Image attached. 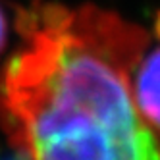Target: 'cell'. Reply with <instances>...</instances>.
<instances>
[{
    "mask_svg": "<svg viewBox=\"0 0 160 160\" xmlns=\"http://www.w3.org/2000/svg\"><path fill=\"white\" fill-rule=\"evenodd\" d=\"M18 29L21 47L0 73V125L25 160H160V135L131 91L141 27L97 6L37 2Z\"/></svg>",
    "mask_w": 160,
    "mask_h": 160,
    "instance_id": "6da1fadb",
    "label": "cell"
},
{
    "mask_svg": "<svg viewBox=\"0 0 160 160\" xmlns=\"http://www.w3.org/2000/svg\"><path fill=\"white\" fill-rule=\"evenodd\" d=\"M135 77H131V91L141 116L160 129V48L151 52L135 66Z\"/></svg>",
    "mask_w": 160,
    "mask_h": 160,
    "instance_id": "7a4b0ae2",
    "label": "cell"
},
{
    "mask_svg": "<svg viewBox=\"0 0 160 160\" xmlns=\"http://www.w3.org/2000/svg\"><path fill=\"white\" fill-rule=\"evenodd\" d=\"M6 39H8V21H6L2 8H0V52H2L4 44H6Z\"/></svg>",
    "mask_w": 160,
    "mask_h": 160,
    "instance_id": "3957f363",
    "label": "cell"
},
{
    "mask_svg": "<svg viewBox=\"0 0 160 160\" xmlns=\"http://www.w3.org/2000/svg\"><path fill=\"white\" fill-rule=\"evenodd\" d=\"M154 33H156V37L160 39V14L156 16V23H154Z\"/></svg>",
    "mask_w": 160,
    "mask_h": 160,
    "instance_id": "277c9868",
    "label": "cell"
}]
</instances>
